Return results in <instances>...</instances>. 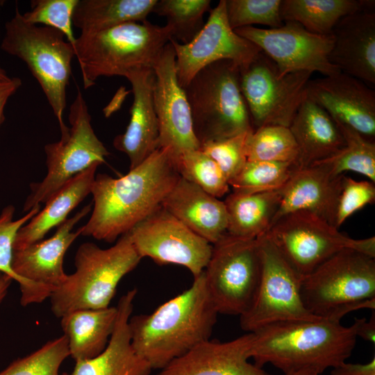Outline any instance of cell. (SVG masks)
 <instances>
[{
	"instance_id": "d6a6232c",
	"label": "cell",
	"mask_w": 375,
	"mask_h": 375,
	"mask_svg": "<svg viewBox=\"0 0 375 375\" xmlns=\"http://www.w3.org/2000/svg\"><path fill=\"white\" fill-rule=\"evenodd\" d=\"M244 151L247 161L292 162L296 165L298 156L297 145L289 127L275 125L263 126L248 133Z\"/></svg>"
},
{
	"instance_id": "74e56055",
	"label": "cell",
	"mask_w": 375,
	"mask_h": 375,
	"mask_svg": "<svg viewBox=\"0 0 375 375\" xmlns=\"http://www.w3.org/2000/svg\"><path fill=\"white\" fill-rule=\"evenodd\" d=\"M281 0H226L228 23L233 30L253 24H262L269 28L281 27L284 23L281 15Z\"/></svg>"
},
{
	"instance_id": "7a4b0ae2",
	"label": "cell",
	"mask_w": 375,
	"mask_h": 375,
	"mask_svg": "<svg viewBox=\"0 0 375 375\" xmlns=\"http://www.w3.org/2000/svg\"><path fill=\"white\" fill-rule=\"evenodd\" d=\"M217 314L203 271L188 289L153 312L130 317L132 347L151 369H161L210 340Z\"/></svg>"
},
{
	"instance_id": "4316f807",
	"label": "cell",
	"mask_w": 375,
	"mask_h": 375,
	"mask_svg": "<svg viewBox=\"0 0 375 375\" xmlns=\"http://www.w3.org/2000/svg\"><path fill=\"white\" fill-rule=\"evenodd\" d=\"M100 165L94 163L56 191L44 203L43 209L19 229L13 250L43 240L51 228L65 221L71 211L91 193L96 170Z\"/></svg>"
},
{
	"instance_id": "e575fe53",
	"label": "cell",
	"mask_w": 375,
	"mask_h": 375,
	"mask_svg": "<svg viewBox=\"0 0 375 375\" xmlns=\"http://www.w3.org/2000/svg\"><path fill=\"white\" fill-rule=\"evenodd\" d=\"M172 160L181 178L209 194L219 199L229 192L228 180L219 167L200 149L183 152Z\"/></svg>"
},
{
	"instance_id": "5b68a950",
	"label": "cell",
	"mask_w": 375,
	"mask_h": 375,
	"mask_svg": "<svg viewBox=\"0 0 375 375\" xmlns=\"http://www.w3.org/2000/svg\"><path fill=\"white\" fill-rule=\"evenodd\" d=\"M141 259L128 233L108 249L82 244L74 258L76 271L50 297L52 312L61 318L77 310L109 307L119 281Z\"/></svg>"
},
{
	"instance_id": "9c48e42d",
	"label": "cell",
	"mask_w": 375,
	"mask_h": 375,
	"mask_svg": "<svg viewBox=\"0 0 375 375\" xmlns=\"http://www.w3.org/2000/svg\"><path fill=\"white\" fill-rule=\"evenodd\" d=\"M68 133L44 147L47 173L42 181L31 185L24 211L45 203L60 187L94 163L102 164L108 151L96 135L86 101L80 90L69 108Z\"/></svg>"
},
{
	"instance_id": "e0dca14e",
	"label": "cell",
	"mask_w": 375,
	"mask_h": 375,
	"mask_svg": "<svg viewBox=\"0 0 375 375\" xmlns=\"http://www.w3.org/2000/svg\"><path fill=\"white\" fill-rule=\"evenodd\" d=\"M169 42L175 52L178 82L183 89L200 70L212 62L229 60L241 68L261 51L231 27L226 0L219 1L210 10L206 23L191 42L181 44L172 38Z\"/></svg>"
},
{
	"instance_id": "3957f363",
	"label": "cell",
	"mask_w": 375,
	"mask_h": 375,
	"mask_svg": "<svg viewBox=\"0 0 375 375\" xmlns=\"http://www.w3.org/2000/svg\"><path fill=\"white\" fill-rule=\"evenodd\" d=\"M251 333L254 364H271L285 374L309 369L321 375L345 362L357 339L354 322L344 326L323 318L276 322Z\"/></svg>"
},
{
	"instance_id": "603a6c76",
	"label": "cell",
	"mask_w": 375,
	"mask_h": 375,
	"mask_svg": "<svg viewBox=\"0 0 375 375\" xmlns=\"http://www.w3.org/2000/svg\"><path fill=\"white\" fill-rule=\"evenodd\" d=\"M331 34L330 62L341 72L374 85L375 13L372 8L342 17Z\"/></svg>"
},
{
	"instance_id": "484cf974",
	"label": "cell",
	"mask_w": 375,
	"mask_h": 375,
	"mask_svg": "<svg viewBox=\"0 0 375 375\" xmlns=\"http://www.w3.org/2000/svg\"><path fill=\"white\" fill-rule=\"evenodd\" d=\"M298 149L297 169L326 159L342 149L343 136L333 118L306 98L302 101L289 126Z\"/></svg>"
},
{
	"instance_id": "277c9868",
	"label": "cell",
	"mask_w": 375,
	"mask_h": 375,
	"mask_svg": "<svg viewBox=\"0 0 375 375\" xmlns=\"http://www.w3.org/2000/svg\"><path fill=\"white\" fill-rule=\"evenodd\" d=\"M172 39L170 28L145 20L127 22L101 31L80 34L74 51L84 88L101 76H124L141 68H152Z\"/></svg>"
},
{
	"instance_id": "7dc6e473",
	"label": "cell",
	"mask_w": 375,
	"mask_h": 375,
	"mask_svg": "<svg viewBox=\"0 0 375 375\" xmlns=\"http://www.w3.org/2000/svg\"><path fill=\"white\" fill-rule=\"evenodd\" d=\"M285 375H320V374H319L318 373H317L316 372L312 369H301L299 371L285 374Z\"/></svg>"
},
{
	"instance_id": "ab89813d",
	"label": "cell",
	"mask_w": 375,
	"mask_h": 375,
	"mask_svg": "<svg viewBox=\"0 0 375 375\" xmlns=\"http://www.w3.org/2000/svg\"><path fill=\"white\" fill-rule=\"evenodd\" d=\"M248 133L219 140L209 141L200 146V149L217 164L228 182L239 173L247 161L244 142Z\"/></svg>"
},
{
	"instance_id": "8fae6325",
	"label": "cell",
	"mask_w": 375,
	"mask_h": 375,
	"mask_svg": "<svg viewBox=\"0 0 375 375\" xmlns=\"http://www.w3.org/2000/svg\"><path fill=\"white\" fill-rule=\"evenodd\" d=\"M260 271L257 239L226 233L213 244L204 274L218 313L241 316L246 312L256 296Z\"/></svg>"
},
{
	"instance_id": "cb8c5ba5",
	"label": "cell",
	"mask_w": 375,
	"mask_h": 375,
	"mask_svg": "<svg viewBox=\"0 0 375 375\" xmlns=\"http://www.w3.org/2000/svg\"><path fill=\"white\" fill-rule=\"evenodd\" d=\"M161 206L212 244L227 233L228 215L224 202L181 177Z\"/></svg>"
},
{
	"instance_id": "1f68e13d",
	"label": "cell",
	"mask_w": 375,
	"mask_h": 375,
	"mask_svg": "<svg viewBox=\"0 0 375 375\" xmlns=\"http://www.w3.org/2000/svg\"><path fill=\"white\" fill-rule=\"evenodd\" d=\"M342 133L344 147L333 156L314 164H319L335 175L351 171L375 182V142L352 128L335 122ZM313 165V164H312Z\"/></svg>"
},
{
	"instance_id": "60d3db41",
	"label": "cell",
	"mask_w": 375,
	"mask_h": 375,
	"mask_svg": "<svg viewBox=\"0 0 375 375\" xmlns=\"http://www.w3.org/2000/svg\"><path fill=\"white\" fill-rule=\"evenodd\" d=\"M40 210L37 205L19 219H14L15 208L10 205L0 214V272L12 280L17 277L12 269L13 244L19 229L28 222Z\"/></svg>"
},
{
	"instance_id": "ffe728a7",
	"label": "cell",
	"mask_w": 375,
	"mask_h": 375,
	"mask_svg": "<svg viewBox=\"0 0 375 375\" xmlns=\"http://www.w3.org/2000/svg\"><path fill=\"white\" fill-rule=\"evenodd\" d=\"M343 177L319 164L295 170L281 188L280 204L270 227L283 216L297 211L313 213L335 227Z\"/></svg>"
},
{
	"instance_id": "d590c367",
	"label": "cell",
	"mask_w": 375,
	"mask_h": 375,
	"mask_svg": "<svg viewBox=\"0 0 375 375\" xmlns=\"http://www.w3.org/2000/svg\"><path fill=\"white\" fill-rule=\"evenodd\" d=\"M297 168L294 163L247 161L229 182L233 192L256 193L281 189Z\"/></svg>"
},
{
	"instance_id": "f35d334b",
	"label": "cell",
	"mask_w": 375,
	"mask_h": 375,
	"mask_svg": "<svg viewBox=\"0 0 375 375\" xmlns=\"http://www.w3.org/2000/svg\"><path fill=\"white\" fill-rule=\"evenodd\" d=\"M78 0H33L31 10L22 14L30 24L51 27L61 32L74 49L73 14Z\"/></svg>"
},
{
	"instance_id": "30bf717a",
	"label": "cell",
	"mask_w": 375,
	"mask_h": 375,
	"mask_svg": "<svg viewBox=\"0 0 375 375\" xmlns=\"http://www.w3.org/2000/svg\"><path fill=\"white\" fill-rule=\"evenodd\" d=\"M307 211L287 214L266 234L292 267L303 277L342 249H353L375 258V238L353 239Z\"/></svg>"
},
{
	"instance_id": "8992f818",
	"label": "cell",
	"mask_w": 375,
	"mask_h": 375,
	"mask_svg": "<svg viewBox=\"0 0 375 375\" xmlns=\"http://www.w3.org/2000/svg\"><path fill=\"white\" fill-rule=\"evenodd\" d=\"M301 294L314 316L333 321L375 309V260L353 249L337 252L302 278Z\"/></svg>"
},
{
	"instance_id": "d6986e66",
	"label": "cell",
	"mask_w": 375,
	"mask_h": 375,
	"mask_svg": "<svg viewBox=\"0 0 375 375\" xmlns=\"http://www.w3.org/2000/svg\"><path fill=\"white\" fill-rule=\"evenodd\" d=\"M306 97L335 122L372 140L375 136V92L362 81L342 72L309 81Z\"/></svg>"
},
{
	"instance_id": "44dd1931",
	"label": "cell",
	"mask_w": 375,
	"mask_h": 375,
	"mask_svg": "<svg viewBox=\"0 0 375 375\" xmlns=\"http://www.w3.org/2000/svg\"><path fill=\"white\" fill-rule=\"evenodd\" d=\"M253 333L228 342L207 340L156 375H273L249 361Z\"/></svg>"
},
{
	"instance_id": "ee69618b",
	"label": "cell",
	"mask_w": 375,
	"mask_h": 375,
	"mask_svg": "<svg viewBox=\"0 0 375 375\" xmlns=\"http://www.w3.org/2000/svg\"><path fill=\"white\" fill-rule=\"evenodd\" d=\"M22 85V80L18 77L0 80V126L4 121V109L9 98Z\"/></svg>"
},
{
	"instance_id": "ac0fdd59",
	"label": "cell",
	"mask_w": 375,
	"mask_h": 375,
	"mask_svg": "<svg viewBox=\"0 0 375 375\" xmlns=\"http://www.w3.org/2000/svg\"><path fill=\"white\" fill-rule=\"evenodd\" d=\"M153 98L159 128L158 149H167L172 157L199 149L185 92L178 84L175 52L169 42L153 67Z\"/></svg>"
},
{
	"instance_id": "52a82bcc",
	"label": "cell",
	"mask_w": 375,
	"mask_h": 375,
	"mask_svg": "<svg viewBox=\"0 0 375 375\" xmlns=\"http://www.w3.org/2000/svg\"><path fill=\"white\" fill-rule=\"evenodd\" d=\"M0 47L27 65L58 122L61 136L67 135L69 127L63 114L75 56L72 45L59 31L26 22L16 7L14 16L5 24Z\"/></svg>"
},
{
	"instance_id": "8d00e7d4",
	"label": "cell",
	"mask_w": 375,
	"mask_h": 375,
	"mask_svg": "<svg viewBox=\"0 0 375 375\" xmlns=\"http://www.w3.org/2000/svg\"><path fill=\"white\" fill-rule=\"evenodd\" d=\"M69 356L65 335L45 343L33 353L13 360L0 375H60L62 363Z\"/></svg>"
},
{
	"instance_id": "83f0119b",
	"label": "cell",
	"mask_w": 375,
	"mask_h": 375,
	"mask_svg": "<svg viewBox=\"0 0 375 375\" xmlns=\"http://www.w3.org/2000/svg\"><path fill=\"white\" fill-rule=\"evenodd\" d=\"M117 307L83 309L61 317V327L67 339L69 356L75 362L92 358L106 347L113 332Z\"/></svg>"
},
{
	"instance_id": "bcb514c9",
	"label": "cell",
	"mask_w": 375,
	"mask_h": 375,
	"mask_svg": "<svg viewBox=\"0 0 375 375\" xmlns=\"http://www.w3.org/2000/svg\"><path fill=\"white\" fill-rule=\"evenodd\" d=\"M12 279L5 274H0V305L6 297Z\"/></svg>"
},
{
	"instance_id": "f1b7e54d",
	"label": "cell",
	"mask_w": 375,
	"mask_h": 375,
	"mask_svg": "<svg viewBox=\"0 0 375 375\" xmlns=\"http://www.w3.org/2000/svg\"><path fill=\"white\" fill-rule=\"evenodd\" d=\"M281 188L229 194L224 201L228 215L227 233L242 239H256L266 233L278 208Z\"/></svg>"
},
{
	"instance_id": "d4e9b609",
	"label": "cell",
	"mask_w": 375,
	"mask_h": 375,
	"mask_svg": "<svg viewBox=\"0 0 375 375\" xmlns=\"http://www.w3.org/2000/svg\"><path fill=\"white\" fill-rule=\"evenodd\" d=\"M137 289L128 291L119 300L115 326L106 349L98 356L75 362L66 375H149L151 369L133 350L128 321Z\"/></svg>"
},
{
	"instance_id": "836d02e7",
	"label": "cell",
	"mask_w": 375,
	"mask_h": 375,
	"mask_svg": "<svg viewBox=\"0 0 375 375\" xmlns=\"http://www.w3.org/2000/svg\"><path fill=\"white\" fill-rule=\"evenodd\" d=\"M210 3L209 0H157L152 12L166 17L172 39L187 44L203 27V16L211 10Z\"/></svg>"
},
{
	"instance_id": "9a60e30c",
	"label": "cell",
	"mask_w": 375,
	"mask_h": 375,
	"mask_svg": "<svg viewBox=\"0 0 375 375\" xmlns=\"http://www.w3.org/2000/svg\"><path fill=\"white\" fill-rule=\"evenodd\" d=\"M139 256L158 264L187 268L195 277L204 271L212 244L194 233L161 205L128 232Z\"/></svg>"
},
{
	"instance_id": "ba28073f",
	"label": "cell",
	"mask_w": 375,
	"mask_h": 375,
	"mask_svg": "<svg viewBox=\"0 0 375 375\" xmlns=\"http://www.w3.org/2000/svg\"><path fill=\"white\" fill-rule=\"evenodd\" d=\"M193 127L201 144L253 130L240 86V67L229 60L200 70L184 88Z\"/></svg>"
},
{
	"instance_id": "f6af8a7d",
	"label": "cell",
	"mask_w": 375,
	"mask_h": 375,
	"mask_svg": "<svg viewBox=\"0 0 375 375\" xmlns=\"http://www.w3.org/2000/svg\"><path fill=\"white\" fill-rule=\"evenodd\" d=\"M356 336L360 337L363 340L374 343L375 342V315L374 310L370 319L355 318Z\"/></svg>"
},
{
	"instance_id": "7bdbcfd3",
	"label": "cell",
	"mask_w": 375,
	"mask_h": 375,
	"mask_svg": "<svg viewBox=\"0 0 375 375\" xmlns=\"http://www.w3.org/2000/svg\"><path fill=\"white\" fill-rule=\"evenodd\" d=\"M331 375H375V358L366 364L342 362L333 367Z\"/></svg>"
},
{
	"instance_id": "b9f144b4",
	"label": "cell",
	"mask_w": 375,
	"mask_h": 375,
	"mask_svg": "<svg viewBox=\"0 0 375 375\" xmlns=\"http://www.w3.org/2000/svg\"><path fill=\"white\" fill-rule=\"evenodd\" d=\"M371 181H357L344 176L338 201L335 227H339L357 210L375 201V185Z\"/></svg>"
},
{
	"instance_id": "6da1fadb",
	"label": "cell",
	"mask_w": 375,
	"mask_h": 375,
	"mask_svg": "<svg viewBox=\"0 0 375 375\" xmlns=\"http://www.w3.org/2000/svg\"><path fill=\"white\" fill-rule=\"evenodd\" d=\"M180 177L167 149H158L119 178L97 174L92 215L81 235L114 242L159 207Z\"/></svg>"
},
{
	"instance_id": "c3c4849f",
	"label": "cell",
	"mask_w": 375,
	"mask_h": 375,
	"mask_svg": "<svg viewBox=\"0 0 375 375\" xmlns=\"http://www.w3.org/2000/svg\"><path fill=\"white\" fill-rule=\"evenodd\" d=\"M2 3L3 1H0V10L2 6ZM8 78L9 76L7 75L6 71L2 67H0V80H5Z\"/></svg>"
},
{
	"instance_id": "5bb4252c",
	"label": "cell",
	"mask_w": 375,
	"mask_h": 375,
	"mask_svg": "<svg viewBox=\"0 0 375 375\" xmlns=\"http://www.w3.org/2000/svg\"><path fill=\"white\" fill-rule=\"evenodd\" d=\"M90 210V204L84 206L58 226L51 238L13 250L12 269L19 285L22 306L50 298L65 281L67 274L63 269L65 255L82 232L81 227L75 232L73 228Z\"/></svg>"
},
{
	"instance_id": "7402d4cb",
	"label": "cell",
	"mask_w": 375,
	"mask_h": 375,
	"mask_svg": "<svg viewBox=\"0 0 375 375\" xmlns=\"http://www.w3.org/2000/svg\"><path fill=\"white\" fill-rule=\"evenodd\" d=\"M125 77L132 86L133 102L128 126L124 133L115 138L113 146L127 155L131 169L158 149L159 128L153 98V69H137Z\"/></svg>"
},
{
	"instance_id": "7c38bea8",
	"label": "cell",
	"mask_w": 375,
	"mask_h": 375,
	"mask_svg": "<svg viewBox=\"0 0 375 375\" xmlns=\"http://www.w3.org/2000/svg\"><path fill=\"white\" fill-rule=\"evenodd\" d=\"M256 239L260 277L251 306L240 316L242 329L249 333L276 322L321 318L310 313L303 305L301 294L303 276L266 233Z\"/></svg>"
},
{
	"instance_id": "f546056e",
	"label": "cell",
	"mask_w": 375,
	"mask_h": 375,
	"mask_svg": "<svg viewBox=\"0 0 375 375\" xmlns=\"http://www.w3.org/2000/svg\"><path fill=\"white\" fill-rule=\"evenodd\" d=\"M157 0H78L73 26L81 34L101 31L127 22H142Z\"/></svg>"
},
{
	"instance_id": "2e32d148",
	"label": "cell",
	"mask_w": 375,
	"mask_h": 375,
	"mask_svg": "<svg viewBox=\"0 0 375 375\" xmlns=\"http://www.w3.org/2000/svg\"><path fill=\"white\" fill-rule=\"evenodd\" d=\"M234 31L266 54L281 75L310 72L326 76L341 72L328 60L333 44L332 34L311 33L295 22H284L281 27L274 28L251 26Z\"/></svg>"
},
{
	"instance_id": "4dcf8cb0",
	"label": "cell",
	"mask_w": 375,
	"mask_h": 375,
	"mask_svg": "<svg viewBox=\"0 0 375 375\" xmlns=\"http://www.w3.org/2000/svg\"><path fill=\"white\" fill-rule=\"evenodd\" d=\"M374 5L368 0H283L281 15L283 22H295L311 33L330 35L340 19Z\"/></svg>"
},
{
	"instance_id": "4fadbf2b",
	"label": "cell",
	"mask_w": 375,
	"mask_h": 375,
	"mask_svg": "<svg viewBox=\"0 0 375 375\" xmlns=\"http://www.w3.org/2000/svg\"><path fill=\"white\" fill-rule=\"evenodd\" d=\"M310 72L281 75L262 51L240 68V86L253 129L275 125L289 127L306 97Z\"/></svg>"
}]
</instances>
